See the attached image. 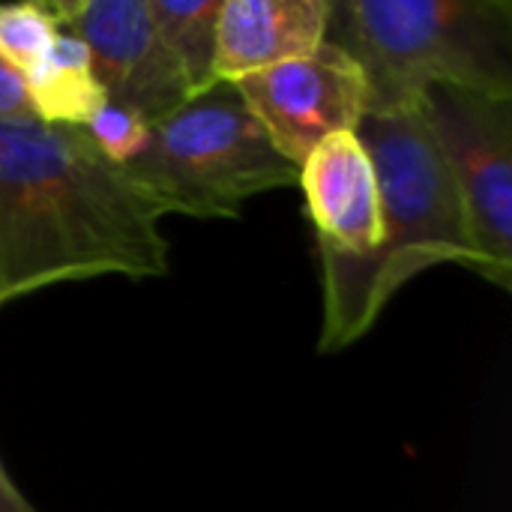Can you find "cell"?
<instances>
[{"mask_svg": "<svg viewBox=\"0 0 512 512\" xmlns=\"http://www.w3.org/2000/svg\"><path fill=\"white\" fill-rule=\"evenodd\" d=\"M381 192V246L369 258L321 255L324 324L318 351L333 354L363 339L384 306L420 273L459 264L474 252L459 195L420 108L366 114L357 126Z\"/></svg>", "mask_w": 512, "mask_h": 512, "instance_id": "7a4b0ae2", "label": "cell"}, {"mask_svg": "<svg viewBox=\"0 0 512 512\" xmlns=\"http://www.w3.org/2000/svg\"><path fill=\"white\" fill-rule=\"evenodd\" d=\"M24 81L33 117L48 126H84L105 102L84 42L66 30H57L51 48Z\"/></svg>", "mask_w": 512, "mask_h": 512, "instance_id": "30bf717a", "label": "cell"}, {"mask_svg": "<svg viewBox=\"0 0 512 512\" xmlns=\"http://www.w3.org/2000/svg\"><path fill=\"white\" fill-rule=\"evenodd\" d=\"M57 21L48 3H3L0 6V57L21 75L33 72L57 36Z\"/></svg>", "mask_w": 512, "mask_h": 512, "instance_id": "7c38bea8", "label": "cell"}, {"mask_svg": "<svg viewBox=\"0 0 512 512\" xmlns=\"http://www.w3.org/2000/svg\"><path fill=\"white\" fill-rule=\"evenodd\" d=\"M420 114L462 204L474 273L512 285V96L432 87Z\"/></svg>", "mask_w": 512, "mask_h": 512, "instance_id": "5b68a950", "label": "cell"}, {"mask_svg": "<svg viewBox=\"0 0 512 512\" xmlns=\"http://www.w3.org/2000/svg\"><path fill=\"white\" fill-rule=\"evenodd\" d=\"M297 183L318 231V252L342 258L375 255L381 246V192L357 132L321 141L300 162Z\"/></svg>", "mask_w": 512, "mask_h": 512, "instance_id": "ba28073f", "label": "cell"}, {"mask_svg": "<svg viewBox=\"0 0 512 512\" xmlns=\"http://www.w3.org/2000/svg\"><path fill=\"white\" fill-rule=\"evenodd\" d=\"M0 120H36L27 96V81L0 57Z\"/></svg>", "mask_w": 512, "mask_h": 512, "instance_id": "5bb4252c", "label": "cell"}, {"mask_svg": "<svg viewBox=\"0 0 512 512\" xmlns=\"http://www.w3.org/2000/svg\"><path fill=\"white\" fill-rule=\"evenodd\" d=\"M0 306H3V303H0Z\"/></svg>", "mask_w": 512, "mask_h": 512, "instance_id": "2e32d148", "label": "cell"}, {"mask_svg": "<svg viewBox=\"0 0 512 512\" xmlns=\"http://www.w3.org/2000/svg\"><path fill=\"white\" fill-rule=\"evenodd\" d=\"M327 24L330 0H222L216 18V78L234 84L309 57L327 42Z\"/></svg>", "mask_w": 512, "mask_h": 512, "instance_id": "9c48e42d", "label": "cell"}, {"mask_svg": "<svg viewBox=\"0 0 512 512\" xmlns=\"http://www.w3.org/2000/svg\"><path fill=\"white\" fill-rule=\"evenodd\" d=\"M48 6L57 27L84 42L108 102L156 126L192 99L159 42L147 0H48Z\"/></svg>", "mask_w": 512, "mask_h": 512, "instance_id": "8992f818", "label": "cell"}, {"mask_svg": "<svg viewBox=\"0 0 512 512\" xmlns=\"http://www.w3.org/2000/svg\"><path fill=\"white\" fill-rule=\"evenodd\" d=\"M162 48L177 66L189 96L219 84L216 78V18L222 0H147Z\"/></svg>", "mask_w": 512, "mask_h": 512, "instance_id": "8fae6325", "label": "cell"}, {"mask_svg": "<svg viewBox=\"0 0 512 512\" xmlns=\"http://www.w3.org/2000/svg\"><path fill=\"white\" fill-rule=\"evenodd\" d=\"M0 512H36L33 504L18 492V486L12 483V477L6 474L3 462H0Z\"/></svg>", "mask_w": 512, "mask_h": 512, "instance_id": "9a60e30c", "label": "cell"}, {"mask_svg": "<svg viewBox=\"0 0 512 512\" xmlns=\"http://www.w3.org/2000/svg\"><path fill=\"white\" fill-rule=\"evenodd\" d=\"M87 132V138L93 141V147L117 168L129 165L132 159H138L150 141V123L141 120L138 114H132L129 108H120L114 102H102V108L81 126Z\"/></svg>", "mask_w": 512, "mask_h": 512, "instance_id": "4fadbf2b", "label": "cell"}, {"mask_svg": "<svg viewBox=\"0 0 512 512\" xmlns=\"http://www.w3.org/2000/svg\"><path fill=\"white\" fill-rule=\"evenodd\" d=\"M327 42L366 78V114L411 111L432 87L512 96L510 0H330Z\"/></svg>", "mask_w": 512, "mask_h": 512, "instance_id": "3957f363", "label": "cell"}, {"mask_svg": "<svg viewBox=\"0 0 512 512\" xmlns=\"http://www.w3.org/2000/svg\"><path fill=\"white\" fill-rule=\"evenodd\" d=\"M165 273L162 213L81 126L0 120V303L72 279Z\"/></svg>", "mask_w": 512, "mask_h": 512, "instance_id": "6da1fadb", "label": "cell"}, {"mask_svg": "<svg viewBox=\"0 0 512 512\" xmlns=\"http://www.w3.org/2000/svg\"><path fill=\"white\" fill-rule=\"evenodd\" d=\"M123 171L162 216L192 219H237L249 198L294 186L300 174L228 81L156 123L144 153Z\"/></svg>", "mask_w": 512, "mask_h": 512, "instance_id": "277c9868", "label": "cell"}, {"mask_svg": "<svg viewBox=\"0 0 512 512\" xmlns=\"http://www.w3.org/2000/svg\"><path fill=\"white\" fill-rule=\"evenodd\" d=\"M270 144L300 168L327 138L357 132L366 117V78L360 66L324 42L309 57L234 81Z\"/></svg>", "mask_w": 512, "mask_h": 512, "instance_id": "52a82bcc", "label": "cell"}]
</instances>
